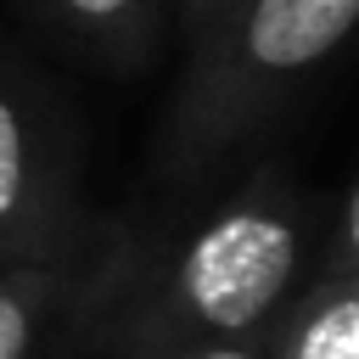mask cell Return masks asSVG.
Here are the masks:
<instances>
[{
    "mask_svg": "<svg viewBox=\"0 0 359 359\" xmlns=\"http://www.w3.org/2000/svg\"><path fill=\"white\" fill-rule=\"evenodd\" d=\"M90 286H95V269L84 247L6 264L0 269V359H45Z\"/></svg>",
    "mask_w": 359,
    "mask_h": 359,
    "instance_id": "277c9868",
    "label": "cell"
},
{
    "mask_svg": "<svg viewBox=\"0 0 359 359\" xmlns=\"http://www.w3.org/2000/svg\"><path fill=\"white\" fill-rule=\"evenodd\" d=\"M224 6H230V0H168V17H174V28H180L185 39H196Z\"/></svg>",
    "mask_w": 359,
    "mask_h": 359,
    "instance_id": "9c48e42d",
    "label": "cell"
},
{
    "mask_svg": "<svg viewBox=\"0 0 359 359\" xmlns=\"http://www.w3.org/2000/svg\"><path fill=\"white\" fill-rule=\"evenodd\" d=\"M320 219L269 168L252 174L213 219H202L174 252L151 297V348L174 359L196 342L275 337L309 292Z\"/></svg>",
    "mask_w": 359,
    "mask_h": 359,
    "instance_id": "6da1fadb",
    "label": "cell"
},
{
    "mask_svg": "<svg viewBox=\"0 0 359 359\" xmlns=\"http://www.w3.org/2000/svg\"><path fill=\"white\" fill-rule=\"evenodd\" d=\"M320 275L359 280V180L348 185V196H342V208H337V224H331V236H325Z\"/></svg>",
    "mask_w": 359,
    "mask_h": 359,
    "instance_id": "52a82bcc",
    "label": "cell"
},
{
    "mask_svg": "<svg viewBox=\"0 0 359 359\" xmlns=\"http://www.w3.org/2000/svg\"><path fill=\"white\" fill-rule=\"evenodd\" d=\"M73 252L67 241V163L50 118L0 73V269Z\"/></svg>",
    "mask_w": 359,
    "mask_h": 359,
    "instance_id": "3957f363",
    "label": "cell"
},
{
    "mask_svg": "<svg viewBox=\"0 0 359 359\" xmlns=\"http://www.w3.org/2000/svg\"><path fill=\"white\" fill-rule=\"evenodd\" d=\"M269 359H359V280L314 275Z\"/></svg>",
    "mask_w": 359,
    "mask_h": 359,
    "instance_id": "5b68a950",
    "label": "cell"
},
{
    "mask_svg": "<svg viewBox=\"0 0 359 359\" xmlns=\"http://www.w3.org/2000/svg\"><path fill=\"white\" fill-rule=\"evenodd\" d=\"M280 337V331H275ZM275 337H241V342H196L174 359H269L275 353Z\"/></svg>",
    "mask_w": 359,
    "mask_h": 359,
    "instance_id": "ba28073f",
    "label": "cell"
},
{
    "mask_svg": "<svg viewBox=\"0 0 359 359\" xmlns=\"http://www.w3.org/2000/svg\"><path fill=\"white\" fill-rule=\"evenodd\" d=\"M45 11L73 45L129 62L157 39L168 0H45Z\"/></svg>",
    "mask_w": 359,
    "mask_h": 359,
    "instance_id": "8992f818",
    "label": "cell"
},
{
    "mask_svg": "<svg viewBox=\"0 0 359 359\" xmlns=\"http://www.w3.org/2000/svg\"><path fill=\"white\" fill-rule=\"evenodd\" d=\"M359 0H230L191 45L168 107V157L202 168L258 135L348 39Z\"/></svg>",
    "mask_w": 359,
    "mask_h": 359,
    "instance_id": "7a4b0ae2",
    "label": "cell"
}]
</instances>
